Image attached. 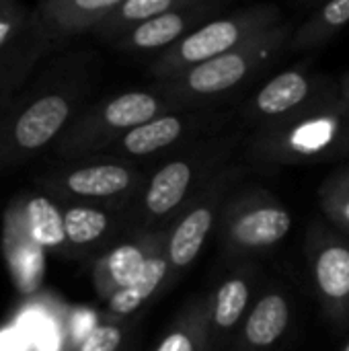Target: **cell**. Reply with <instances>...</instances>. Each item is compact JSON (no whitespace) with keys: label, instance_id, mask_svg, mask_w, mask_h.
<instances>
[{"label":"cell","instance_id":"cell-29","mask_svg":"<svg viewBox=\"0 0 349 351\" xmlns=\"http://www.w3.org/2000/svg\"><path fill=\"white\" fill-rule=\"evenodd\" d=\"M344 351H349V341H348V343H346V348H344Z\"/></svg>","mask_w":349,"mask_h":351},{"label":"cell","instance_id":"cell-17","mask_svg":"<svg viewBox=\"0 0 349 351\" xmlns=\"http://www.w3.org/2000/svg\"><path fill=\"white\" fill-rule=\"evenodd\" d=\"M169 274H171V269H169L167 255H165V251H160L158 255H154L148 261L146 269L134 284L115 292L109 298V319L117 321V319H125V317L134 315L156 292H160L169 286Z\"/></svg>","mask_w":349,"mask_h":351},{"label":"cell","instance_id":"cell-21","mask_svg":"<svg viewBox=\"0 0 349 351\" xmlns=\"http://www.w3.org/2000/svg\"><path fill=\"white\" fill-rule=\"evenodd\" d=\"M27 222L31 239L37 247H62L66 241L64 214L45 197H35L27 204Z\"/></svg>","mask_w":349,"mask_h":351},{"label":"cell","instance_id":"cell-3","mask_svg":"<svg viewBox=\"0 0 349 351\" xmlns=\"http://www.w3.org/2000/svg\"><path fill=\"white\" fill-rule=\"evenodd\" d=\"M294 25L284 21L210 62L189 68L167 82H156V88L189 109L216 107V101L226 99L232 90L241 88L276 62V58L288 49Z\"/></svg>","mask_w":349,"mask_h":351},{"label":"cell","instance_id":"cell-6","mask_svg":"<svg viewBox=\"0 0 349 351\" xmlns=\"http://www.w3.org/2000/svg\"><path fill=\"white\" fill-rule=\"evenodd\" d=\"M239 175L241 171L234 167L220 171L167 228L165 255L171 269L169 284H173L185 269H189L197 255L204 251L214 224L220 220V214L230 199V189Z\"/></svg>","mask_w":349,"mask_h":351},{"label":"cell","instance_id":"cell-18","mask_svg":"<svg viewBox=\"0 0 349 351\" xmlns=\"http://www.w3.org/2000/svg\"><path fill=\"white\" fill-rule=\"evenodd\" d=\"M210 321L206 298L189 302L173 321L154 351H208Z\"/></svg>","mask_w":349,"mask_h":351},{"label":"cell","instance_id":"cell-7","mask_svg":"<svg viewBox=\"0 0 349 351\" xmlns=\"http://www.w3.org/2000/svg\"><path fill=\"white\" fill-rule=\"evenodd\" d=\"M230 117L232 115L216 107L165 113L123 134L115 142V150L130 158H150L160 154L171 156L208 136H214L230 121Z\"/></svg>","mask_w":349,"mask_h":351},{"label":"cell","instance_id":"cell-27","mask_svg":"<svg viewBox=\"0 0 349 351\" xmlns=\"http://www.w3.org/2000/svg\"><path fill=\"white\" fill-rule=\"evenodd\" d=\"M337 95H339V99H344V101L349 103V72H346L341 76V80L337 84Z\"/></svg>","mask_w":349,"mask_h":351},{"label":"cell","instance_id":"cell-28","mask_svg":"<svg viewBox=\"0 0 349 351\" xmlns=\"http://www.w3.org/2000/svg\"><path fill=\"white\" fill-rule=\"evenodd\" d=\"M8 33H10V25H8L6 21H0V45L6 41Z\"/></svg>","mask_w":349,"mask_h":351},{"label":"cell","instance_id":"cell-22","mask_svg":"<svg viewBox=\"0 0 349 351\" xmlns=\"http://www.w3.org/2000/svg\"><path fill=\"white\" fill-rule=\"evenodd\" d=\"M111 218L107 212L86 206H76L64 212L66 241L74 247H86L99 243L111 232Z\"/></svg>","mask_w":349,"mask_h":351},{"label":"cell","instance_id":"cell-10","mask_svg":"<svg viewBox=\"0 0 349 351\" xmlns=\"http://www.w3.org/2000/svg\"><path fill=\"white\" fill-rule=\"evenodd\" d=\"M181 103L165 97L156 86L154 90H130L121 93L107 103H103L97 113L84 119V128L80 132L82 148H97L109 142H117L130 130L160 117L165 113L183 111Z\"/></svg>","mask_w":349,"mask_h":351},{"label":"cell","instance_id":"cell-8","mask_svg":"<svg viewBox=\"0 0 349 351\" xmlns=\"http://www.w3.org/2000/svg\"><path fill=\"white\" fill-rule=\"evenodd\" d=\"M337 93L327 78L311 74L306 66H294L282 70L267 82H263L241 107L239 113L249 125L265 128L278 121H284L321 99Z\"/></svg>","mask_w":349,"mask_h":351},{"label":"cell","instance_id":"cell-14","mask_svg":"<svg viewBox=\"0 0 349 351\" xmlns=\"http://www.w3.org/2000/svg\"><path fill=\"white\" fill-rule=\"evenodd\" d=\"M148 177L130 162L107 160L80 167L66 177V189L91 199H136Z\"/></svg>","mask_w":349,"mask_h":351},{"label":"cell","instance_id":"cell-5","mask_svg":"<svg viewBox=\"0 0 349 351\" xmlns=\"http://www.w3.org/2000/svg\"><path fill=\"white\" fill-rule=\"evenodd\" d=\"M292 228L290 210L269 191L251 189L230 197L218 220V237L226 255L243 257L274 249Z\"/></svg>","mask_w":349,"mask_h":351},{"label":"cell","instance_id":"cell-2","mask_svg":"<svg viewBox=\"0 0 349 351\" xmlns=\"http://www.w3.org/2000/svg\"><path fill=\"white\" fill-rule=\"evenodd\" d=\"M349 152V103L337 93L309 109L259 128L249 154L261 167H298L335 160Z\"/></svg>","mask_w":349,"mask_h":351},{"label":"cell","instance_id":"cell-19","mask_svg":"<svg viewBox=\"0 0 349 351\" xmlns=\"http://www.w3.org/2000/svg\"><path fill=\"white\" fill-rule=\"evenodd\" d=\"M349 25V0H335L313 12L298 29H294L288 51L317 49L335 37L344 27Z\"/></svg>","mask_w":349,"mask_h":351},{"label":"cell","instance_id":"cell-23","mask_svg":"<svg viewBox=\"0 0 349 351\" xmlns=\"http://www.w3.org/2000/svg\"><path fill=\"white\" fill-rule=\"evenodd\" d=\"M319 206L339 234L349 237V165L333 171L321 183Z\"/></svg>","mask_w":349,"mask_h":351},{"label":"cell","instance_id":"cell-26","mask_svg":"<svg viewBox=\"0 0 349 351\" xmlns=\"http://www.w3.org/2000/svg\"><path fill=\"white\" fill-rule=\"evenodd\" d=\"M29 339L19 329H6L0 333V351H25Z\"/></svg>","mask_w":349,"mask_h":351},{"label":"cell","instance_id":"cell-12","mask_svg":"<svg viewBox=\"0 0 349 351\" xmlns=\"http://www.w3.org/2000/svg\"><path fill=\"white\" fill-rule=\"evenodd\" d=\"M167 228L156 232H142L136 239L113 247L95 267V286L103 298H111L115 292L134 284L148 261L165 251Z\"/></svg>","mask_w":349,"mask_h":351},{"label":"cell","instance_id":"cell-9","mask_svg":"<svg viewBox=\"0 0 349 351\" xmlns=\"http://www.w3.org/2000/svg\"><path fill=\"white\" fill-rule=\"evenodd\" d=\"M306 261L315 292L325 315L344 325L349 319V243L348 237L317 224L306 234Z\"/></svg>","mask_w":349,"mask_h":351},{"label":"cell","instance_id":"cell-16","mask_svg":"<svg viewBox=\"0 0 349 351\" xmlns=\"http://www.w3.org/2000/svg\"><path fill=\"white\" fill-rule=\"evenodd\" d=\"M70 115V105L60 95L35 101L16 121L14 136L23 148H39L47 144Z\"/></svg>","mask_w":349,"mask_h":351},{"label":"cell","instance_id":"cell-11","mask_svg":"<svg viewBox=\"0 0 349 351\" xmlns=\"http://www.w3.org/2000/svg\"><path fill=\"white\" fill-rule=\"evenodd\" d=\"M218 8L220 2L214 0H189L187 6L154 16L130 31L125 37H121L119 49L134 53L158 51L160 56L175 43H179L183 37H187L191 31H195L200 25L208 23Z\"/></svg>","mask_w":349,"mask_h":351},{"label":"cell","instance_id":"cell-15","mask_svg":"<svg viewBox=\"0 0 349 351\" xmlns=\"http://www.w3.org/2000/svg\"><path fill=\"white\" fill-rule=\"evenodd\" d=\"M292 306L284 292H263L245 317L232 351H272L288 333Z\"/></svg>","mask_w":349,"mask_h":351},{"label":"cell","instance_id":"cell-20","mask_svg":"<svg viewBox=\"0 0 349 351\" xmlns=\"http://www.w3.org/2000/svg\"><path fill=\"white\" fill-rule=\"evenodd\" d=\"M187 4L189 0H125V2H119V6L101 23V27H103V33L125 37L130 31H134L142 23L154 16H160L165 12L183 8Z\"/></svg>","mask_w":349,"mask_h":351},{"label":"cell","instance_id":"cell-24","mask_svg":"<svg viewBox=\"0 0 349 351\" xmlns=\"http://www.w3.org/2000/svg\"><path fill=\"white\" fill-rule=\"evenodd\" d=\"M123 341V329L117 323L97 325L80 343L78 351H117Z\"/></svg>","mask_w":349,"mask_h":351},{"label":"cell","instance_id":"cell-13","mask_svg":"<svg viewBox=\"0 0 349 351\" xmlns=\"http://www.w3.org/2000/svg\"><path fill=\"white\" fill-rule=\"evenodd\" d=\"M253 290L255 276L249 269H241L224 278L206 298L210 321V350L224 346L230 337H237L245 317L253 306Z\"/></svg>","mask_w":349,"mask_h":351},{"label":"cell","instance_id":"cell-4","mask_svg":"<svg viewBox=\"0 0 349 351\" xmlns=\"http://www.w3.org/2000/svg\"><path fill=\"white\" fill-rule=\"evenodd\" d=\"M280 23H284V12L278 4H253L224 16H214L179 43L156 56L150 64V76L156 82H167L189 68L239 47L247 39Z\"/></svg>","mask_w":349,"mask_h":351},{"label":"cell","instance_id":"cell-25","mask_svg":"<svg viewBox=\"0 0 349 351\" xmlns=\"http://www.w3.org/2000/svg\"><path fill=\"white\" fill-rule=\"evenodd\" d=\"M16 267H19V276L23 280H31V284H37V278L41 276V269H43V261H41L39 249L27 251V255L16 263Z\"/></svg>","mask_w":349,"mask_h":351},{"label":"cell","instance_id":"cell-1","mask_svg":"<svg viewBox=\"0 0 349 351\" xmlns=\"http://www.w3.org/2000/svg\"><path fill=\"white\" fill-rule=\"evenodd\" d=\"M239 144L237 134L208 136L163 160L138 193V234L169 228L200 191L226 167Z\"/></svg>","mask_w":349,"mask_h":351}]
</instances>
